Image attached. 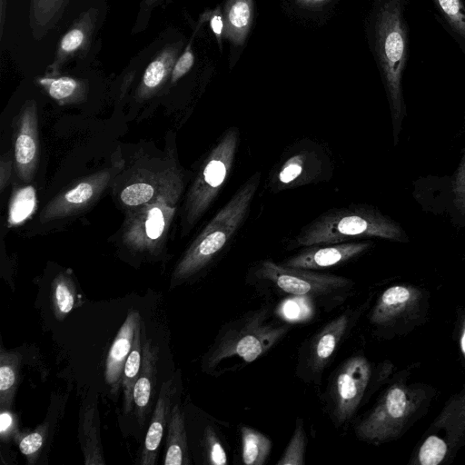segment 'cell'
Here are the masks:
<instances>
[{
	"label": "cell",
	"instance_id": "cell-46",
	"mask_svg": "<svg viewBox=\"0 0 465 465\" xmlns=\"http://www.w3.org/2000/svg\"><path fill=\"white\" fill-rule=\"evenodd\" d=\"M159 0H144L145 6H151L157 3Z\"/></svg>",
	"mask_w": 465,
	"mask_h": 465
},
{
	"label": "cell",
	"instance_id": "cell-17",
	"mask_svg": "<svg viewBox=\"0 0 465 465\" xmlns=\"http://www.w3.org/2000/svg\"><path fill=\"white\" fill-rule=\"evenodd\" d=\"M159 350L152 341L144 338L139 377L134 388L135 414L140 423L147 414L149 403L154 394Z\"/></svg>",
	"mask_w": 465,
	"mask_h": 465
},
{
	"label": "cell",
	"instance_id": "cell-45",
	"mask_svg": "<svg viewBox=\"0 0 465 465\" xmlns=\"http://www.w3.org/2000/svg\"><path fill=\"white\" fill-rule=\"evenodd\" d=\"M460 351L465 358V319L462 323V328L460 336Z\"/></svg>",
	"mask_w": 465,
	"mask_h": 465
},
{
	"label": "cell",
	"instance_id": "cell-35",
	"mask_svg": "<svg viewBox=\"0 0 465 465\" xmlns=\"http://www.w3.org/2000/svg\"><path fill=\"white\" fill-rule=\"evenodd\" d=\"M47 430L48 424L43 423L19 440V450L26 457L28 463L33 464L35 461L44 446Z\"/></svg>",
	"mask_w": 465,
	"mask_h": 465
},
{
	"label": "cell",
	"instance_id": "cell-7",
	"mask_svg": "<svg viewBox=\"0 0 465 465\" xmlns=\"http://www.w3.org/2000/svg\"><path fill=\"white\" fill-rule=\"evenodd\" d=\"M254 274L282 292L308 299H344L353 285L352 281L342 276L288 267L272 260L262 261Z\"/></svg>",
	"mask_w": 465,
	"mask_h": 465
},
{
	"label": "cell",
	"instance_id": "cell-15",
	"mask_svg": "<svg viewBox=\"0 0 465 465\" xmlns=\"http://www.w3.org/2000/svg\"><path fill=\"white\" fill-rule=\"evenodd\" d=\"M97 16V9L91 8L85 11L63 35L58 44L54 59L47 70L50 76L56 75L63 64L74 54L86 50L95 27Z\"/></svg>",
	"mask_w": 465,
	"mask_h": 465
},
{
	"label": "cell",
	"instance_id": "cell-42",
	"mask_svg": "<svg viewBox=\"0 0 465 465\" xmlns=\"http://www.w3.org/2000/svg\"><path fill=\"white\" fill-rule=\"evenodd\" d=\"M15 429V416L7 410H2L0 414V433L3 440L7 439Z\"/></svg>",
	"mask_w": 465,
	"mask_h": 465
},
{
	"label": "cell",
	"instance_id": "cell-16",
	"mask_svg": "<svg viewBox=\"0 0 465 465\" xmlns=\"http://www.w3.org/2000/svg\"><path fill=\"white\" fill-rule=\"evenodd\" d=\"M173 394V381H164L162 384L160 395L145 435L139 461L141 465H154L156 462L163 430L169 421Z\"/></svg>",
	"mask_w": 465,
	"mask_h": 465
},
{
	"label": "cell",
	"instance_id": "cell-41",
	"mask_svg": "<svg viewBox=\"0 0 465 465\" xmlns=\"http://www.w3.org/2000/svg\"><path fill=\"white\" fill-rule=\"evenodd\" d=\"M209 18L210 27L215 35L218 45L221 47L222 39L223 38L224 21L221 9L218 7L207 14Z\"/></svg>",
	"mask_w": 465,
	"mask_h": 465
},
{
	"label": "cell",
	"instance_id": "cell-28",
	"mask_svg": "<svg viewBox=\"0 0 465 465\" xmlns=\"http://www.w3.org/2000/svg\"><path fill=\"white\" fill-rule=\"evenodd\" d=\"M240 432L242 462L246 465L264 464L272 450L271 440L259 430L248 426H242Z\"/></svg>",
	"mask_w": 465,
	"mask_h": 465
},
{
	"label": "cell",
	"instance_id": "cell-33",
	"mask_svg": "<svg viewBox=\"0 0 465 465\" xmlns=\"http://www.w3.org/2000/svg\"><path fill=\"white\" fill-rule=\"evenodd\" d=\"M306 435L302 420H297L294 432L277 465H303Z\"/></svg>",
	"mask_w": 465,
	"mask_h": 465
},
{
	"label": "cell",
	"instance_id": "cell-25",
	"mask_svg": "<svg viewBox=\"0 0 465 465\" xmlns=\"http://www.w3.org/2000/svg\"><path fill=\"white\" fill-rule=\"evenodd\" d=\"M142 322L135 329L131 351L126 359L123 372L124 412L128 414L134 407V388L139 377L143 345L141 341Z\"/></svg>",
	"mask_w": 465,
	"mask_h": 465
},
{
	"label": "cell",
	"instance_id": "cell-30",
	"mask_svg": "<svg viewBox=\"0 0 465 465\" xmlns=\"http://www.w3.org/2000/svg\"><path fill=\"white\" fill-rule=\"evenodd\" d=\"M49 95L56 101L66 102L84 94L85 85L82 81L69 76H48L39 79Z\"/></svg>",
	"mask_w": 465,
	"mask_h": 465
},
{
	"label": "cell",
	"instance_id": "cell-5",
	"mask_svg": "<svg viewBox=\"0 0 465 465\" xmlns=\"http://www.w3.org/2000/svg\"><path fill=\"white\" fill-rule=\"evenodd\" d=\"M239 144L236 128L228 129L207 155L184 205V228L190 230L209 209L226 183Z\"/></svg>",
	"mask_w": 465,
	"mask_h": 465
},
{
	"label": "cell",
	"instance_id": "cell-39",
	"mask_svg": "<svg viewBox=\"0 0 465 465\" xmlns=\"http://www.w3.org/2000/svg\"><path fill=\"white\" fill-rule=\"evenodd\" d=\"M295 7L309 13L322 12L325 8L331 7L338 0H291Z\"/></svg>",
	"mask_w": 465,
	"mask_h": 465
},
{
	"label": "cell",
	"instance_id": "cell-12",
	"mask_svg": "<svg viewBox=\"0 0 465 465\" xmlns=\"http://www.w3.org/2000/svg\"><path fill=\"white\" fill-rule=\"evenodd\" d=\"M37 109L34 100L26 101L21 110L15 140V163L25 182L35 174L38 160Z\"/></svg>",
	"mask_w": 465,
	"mask_h": 465
},
{
	"label": "cell",
	"instance_id": "cell-36",
	"mask_svg": "<svg viewBox=\"0 0 465 465\" xmlns=\"http://www.w3.org/2000/svg\"><path fill=\"white\" fill-rule=\"evenodd\" d=\"M204 449L210 464L223 465L227 463L225 450L210 427L206 428L204 432Z\"/></svg>",
	"mask_w": 465,
	"mask_h": 465
},
{
	"label": "cell",
	"instance_id": "cell-18",
	"mask_svg": "<svg viewBox=\"0 0 465 465\" xmlns=\"http://www.w3.org/2000/svg\"><path fill=\"white\" fill-rule=\"evenodd\" d=\"M79 441L85 465H104L96 401L85 402L79 414Z\"/></svg>",
	"mask_w": 465,
	"mask_h": 465
},
{
	"label": "cell",
	"instance_id": "cell-2",
	"mask_svg": "<svg viewBox=\"0 0 465 465\" xmlns=\"http://www.w3.org/2000/svg\"><path fill=\"white\" fill-rule=\"evenodd\" d=\"M261 180L251 176L213 217L192 242L173 272V281L192 277L206 267L226 246L246 219Z\"/></svg>",
	"mask_w": 465,
	"mask_h": 465
},
{
	"label": "cell",
	"instance_id": "cell-26",
	"mask_svg": "<svg viewBox=\"0 0 465 465\" xmlns=\"http://www.w3.org/2000/svg\"><path fill=\"white\" fill-rule=\"evenodd\" d=\"M75 284L66 272H60L52 282L50 302L57 321H63L74 309L76 301Z\"/></svg>",
	"mask_w": 465,
	"mask_h": 465
},
{
	"label": "cell",
	"instance_id": "cell-40",
	"mask_svg": "<svg viewBox=\"0 0 465 465\" xmlns=\"http://www.w3.org/2000/svg\"><path fill=\"white\" fill-rule=\"evenodd\" d=\"M296 297L297 299L286 301L282 307V314L288 319L296 320L305 317L302 312H300V310L308 312V307L303 302H302V297Z\"/></svg>",
	"mask_w": 465,
	"mask_h": 465
},
{
	"label": "cell",
	"instance_id": "cell-44",
	"mask_svg": "<svg viewBox=\"0 0 465 465\" xmlns=\"http://www.w3.org/2000/svg\"><path fill=\"white\" fill-rule=\"evenodd\" d=\"M6 0H0V10H1V19H0V22H1V35H3V29H4V23H5V7H6Z\"/></svg>",
	"mask_w": 465,
	"mask_h": 465
},
{
	"label": "cell",
	"instance_id": "cell-23",
	"mask_svg": "<svg viewBox=\"0 0 465 465\" xmlns=\"http://www.w3.org/2000/svg\"><path fill=\"white\" fill-rule=\"evenodd\" d=\"M437 17L465 56V5L461 0H431Z\"/></svg>",
	"mask_w": 465,
	"mask_h": 465
},
{
	"label": "cell",
	"instance_id": "cell-22",
	"mask_svg": "<svg viewBox=\"0 0 465 465\" xmlns=\"http://www.w3.org/2000/svg\"><path fill=\"white\" fill-rule=\"evenodd\" d=\"M179 45L165 47L146 67L137 91L139 98L154 94L172 74L179 54Z\"/></svg>",
	"mask_w": 465,
	"mask_h": 465
},
{
	"label": "cell",
	"instance_id": "cell-20",
	"mask_svg": "<svg viewBox=\"0 0 465 465\" xmlns=\"http://www.w3.org/2000/svg\"><path fill=\"white\" fill-rule=\"evenodd\" d=\"M419 294L417 290L406 285L389 287L377 301L371 314V322L378 325L391 322L414 305Z\"/></svg>",
	"mask_w": 465,
	"mask_h": 465
},
{
	"label": "cell",
	"instance_id": "cell-4",
	"mask_svg": "<svg viewBox=\"0 0 465 465\" xmlns=\"http://www.w3.org/2000/svg\"><path fill=\"white\" fill-rule=\"evenodd\" d=\"M269 318L270 310L262 307L223 326L204 356V369L211 371L227 359L252 362L263 355L290 329L288 324Z\"/></svg>",
	"mask_w": 465,
	"mask_h": 465
},
{
	"label": "cell",
	"instance_id": "cell-14",
	"mask_svg": "<svg viewBox=\"0 0 465 465\" xmlns=\"http://www.w3.org/2000/svg\"><path fill=\"white\" fill-rule=\"evenodd\" d=\"M142 322L139 312L129 310L124 322L119 329L108 351L104 380L113 392H117L123 382V372L126 359L131 351L134 331Z\"/></svg>",
	"mask_w": 465,
	"mask_h": 465
},
{
	"label": "cell",
	"instance_id": "cell-21",
	"mask_svg": "<svg viewBox=\"0 0 465 465\" xmlns=\"http://www.w3.org/2000/svg\"><path fill=\"white\" fill-rule=\"evenodd\" d=\"M166 438L164 465H189L190 454L183 410L179 404L172 407Z\"/></svg>",
	"mask_w": 465,
	"mask_h": 465
},
{
	"label": "cell",
	"instance_id": "cell-38",
	"mask_svg": "<svg viewBox=\"0 0 465 465\" xmlns=\"http://www.w3.org/2000/svg\"><path fill=\"white\" fill-rule=\"evenodd\" d=\"M453 194L457 208L465 214V154L454 180Z\"/></svg>",
	"mask_w": 465,
	"mask_h": 465
},
{
	"label": "cell",
	"instance_id": "cell-10",
	"mask_svg": "<svg viewBox=\"0 0 465 465\" xmlns=\"http://www.w3.org/2000/svg\"><path fill=\"white\" fill-rule=\"evenodd\" d=\"M115 172L112 168L96 173L59 194L43 210L41 222L47 223L63 218L87 207L104 190Z\"/></svg>",
	"mask_w": 465,
	"mask_h": 465
},
{
	"label": "cell",
	"instance_id": "cell-3",
	"mask_svg": "<svg viewBox=\"0 0 465 465\" xmlns=\"http://www.w3.org/2000/svg\"><path fill=\"white\" fill-rule=\"evenodd\" d=\"M356 237L404 240L403 231L397 223L374 208L357 205L324 213L304 226L289 245L310 247L344 242Z\"/></svg>",
	"mask_w": 465,
	"mask_h": 465
},
{
	"label": "cell",
	"instance_id": "cell-32",
	"mask_svg": "<svg viewBox=\"0 0 465 465\" xmlns=\"http://www.w3.org/2000/svg\"><path fill=\"white\" fill-rule=\"evenodd\" d=\"M309 155L298 153L287 159L275 176L277 188L284 189L301 181L307 169Z\"/></svg>",
	"mask_w": 465,
	"mask_h": 465
},
{
	"label": "cell",
	"instance_id": "cell-8",
	"mask_svg": "<svg viewBox=\"0 0 465 465\" xmlns=\"http://www.w3.org/2000/svg\"><path fill=\"white\" fill-rule=\"evenodd\" d=\"M420 398L403 385L390 387L355 427L358 438L379 442L397 436L417 410Z\"/></svg>",
	"mask_w": 465,
	"mask_h": 465
},
{
	"label": "cell",
	"instance_id": "cell-13",
	"mask_svg": "<svg viewBox=\"0 0 465 465\" xmlns=\"http://www.w3.org/2000/svg\"><path fill=\"white\" fill-rule=\"evenodd\" d=\"M371 243L370 242H344L310 246L284 260L282 264L307 270L332 267L358 257L371 247Z\"/></svg>",
	"mask_w": 465,
	"mask_h": 465
},
{
	"label": "cell",
	"instance_id": "cell-37",
	"mask_svg": "<svg viewBox=\"0 0 465 465\" xmlns=\"http://www.w3.org/2000/svg\"><path fill=\"white\" fill-rule=\"evenodd\" d=\"M194 60L195 57L192 49V44L189 43L174 64L171 74V83L173 84L185 75L192 69Z\"/></svg>",
	"mask_w": 465,
	"mask_h": 465
},
{
	"label": "cell",
	"instance_id": "cell-19",
	"mask_svg": "<svg viewBox=\"0 0 465 465\" xmlns=\"http://www.w3.org/2000/svg\"><path fill=\"white\" fill-rule=\"evenodd\" d=\"M223 38L232 46H242L252 30L254 19L253 0H225L223 12Z\"/></svg>",
	"mask_w": 465,
	"mask_h": 465
},
{
	"label": "cell",
	"instance_id": "cell-9",
	"mask_svg": "<svg viewBox=\"0 0 465 465\" xmlns=\"http://www.w3.org/2000/svg\"><path fill=\"white\" fill-rule=\"evenodd\" d=\"M371 374L370 362L361 355L350 357L337 370L331 390L332 416L337 425L348 421L359 408Z\"/></svg>",
	"mask_w": 465,
	"mask_h": 465
},
{
	"label": "cell",
	"instance_id": "cell-24",
	"mask_svg": "<svg viewBox=\"0 0 465 465\" xmlns=\"http://www.w3.org/2000/svg\"><path fill=\"white\" fill-rule=\"evenodd\" d=\"M21 355L1 348L0 352V407L8 410L12 407L19 381Z\"/></svg>",
	"mask_w": 465,
	"mask_h": 465
},
{
	"label": "cell",
	"instance_id": "cell-34",
	"mask_svg": "<svg viewBox=\"0 0 465 465\" xmlns=\"http://www.w3.org/2000/svg\"><path fill=\"white\" fill-rule=\"evenodd\" d=\"M449 451L447 444L438 436L430 435L421 444L418 460L421 465H438Z\"/></svg>",
	"mask_w": 465,
	"mask_h": 465
},
{
	"label": "cell",
	"instance_id": "cell-27",
	"mask_svg": "<svg viewBox=\"0 0 465 465\" xmlns=\"http://www.w3.org/2000/svg\"><path fill=\"white\" fill-rule=\"evenodd\" d=\"M177 173L163 174L152 182L139 181L125 186L121 192V201L129 207H138L153 199Z\"/></svg>",
	"mask_w": 465,
	"mask_h": 465
},
{
	"label": "cell",
	"instance_id": "cell-1",
	"mask_svg": "<svg viewBox=\"0 0 465 465\" xmlns=\"http://www.w3.org/2000/svg\"><path fill=\"white\" fill-rule=\"evenodd\" d=\"M408 0H371L366 19V35L383 83L398 135L406 106L402 77L409 58Z\"/></svg>",
	"mask_w": 465,
	"mask_h": 465
},
{
	"label": "cell",
	"instance_id": "cell-29",
	"mask_svg": "<svg viewBox=\"0 0 465 465\" xmlns=\"http://www.w3.org/2000/svg\"><path fill=\"white\" fill-rule=\"evenodd\" d=\"M67 2L68 0H32L30 25L34 35L36 36L45 35L59 19Z\"/></svg>",
	"mask_w": 465,
	"mask_h": 465
},
{
	"label": "cell",
	"instance_id": "cell-6",
	"mask_svg": "<svg viewBox=\"0 0 465 465\" xmlns=\"http://www.w3.org/2000/svg\"><path fill=\"white\" fill-rule=\"evenodd\" d=\"M182 188V178L177 173L153 199L130 213L123 233L129 248L150 252L160 249L174 217Z\"/></svg>",
	"mask_w": 465,
	"mask_h": 465
},
{
	"label": "cell",
	"instance_id": "cell-43",
	"mask_svg": "<svg viewBox=\"0 0 465 465\" xmlns=\"http://www.w3.org/2000/svg\"><path fill=\"white\" fill-rule=\"evenodd\" d=\"M12 170V162L9 158H3L0 163V189L1 192L4 191L6 186Z\"/></svg>",
	"mask_w": 465,
	"mask_h": 465
},
{
	"label": "cell",
	"instance_id": "cell-31",
	"mask_svg": "<svg viewBox=\"0 0 465 465\" xmlns=\"http://www.w3.org/2000/svg\"><path fill=\"white\" fill-rule=\"evenodd\" d=\"M36 193L33 186L27 185L18 189L9 205L8 223L17 225L25 222L35 210Z\"/></svg>",
	"mask_w": 465,
	"mask_h": 465
},
{
	"label": "cell",
	"instance_id": "cell-11",
	"mask_svg": "<svg viewBox=\"0 0 465 465\" xmlns=\"http://www.w3.org/2000/svg\"><path fill=\"white\" fill-rule=\"evenodd\" d=\"M352 313L344 312L328 322L310 340L303 363L312 375L320 374L330 362L338 346L349 332Z\"/></svg>",
	"mask_w": 465,
	"mask_h": 465
}]
</instances>
